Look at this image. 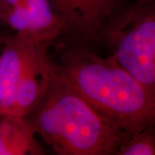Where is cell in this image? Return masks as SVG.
Returning <instances> with one entry per match:
<instances>
[{
    "mask_svg": "<svg viewBox=\"0 0 155 155\" xmlns=\"http://www.w3.org/2000/svg\"><path fill=\"white\" fill-rule=\"evenodd\" d=\"M56 48V72L127 140L154 123L155 97L114 56L64 42Z\"/></svg>",
    "mask_w": 155,
    "mask_h": 155,
    "instance_id": "1",
    "label": "cell"
},
{
    "mask_svg": "<svg viewBox=\"0 0 155 155\" xmlns=\"http://www.w3.org/2000/svg\"><path fill=\"white\" fill-rule=\"evenodd\" d=\"M57 154L112 155L127 140L56 72L25 116Z\"/></svg>",
    "mask_w": 155,
    "mask_h": 155,
    "instance_id": "2",
    "label": "cell"
},
{
    "mask_svg": "<svg viewBox=\"0 0 155 155\" xmlns=\"http://www.w3.org/2000/svg\"><path fill=\"white\" fill-rule=\"evenodd\" d=\"M110 54L155 97V0H135L109 28Z\"/></svg>",
    "mask_w": 155,
    "mask_h": 155,
    "instance_id": "3",
    "label": "cell"
},
{
    "mask_svg": "<svg viewBox=\"0 0 155 155\" xmlns=\"http://www.w3.org/2000/svg\"><path fill=\"white\" fill-rule=\"evenodd\" d=\"M50 1L62 25L61 42L89 48L104 41L107 31L128 5L127 0Z\"/></svg>",
    "mask_w": 155,
    "mask_h": 155,
    "instance_id": "4",
    "label": "cell"
},
{
    "mask_svg": "<svg viewBox=\"0 0 155 155\" xmlns=\"http://www.w3.org/2000/svg\"><path fill=\"white\" fill-rule=\"evenodd\" d=\"M0 26L39 43L60 41L62 25L50 0H0Z\"/></svg>",
    "mask_w": 155,
    "mask_h": 155,
    "instance_id": "5",
    "label": "cell"
},
{
    "mask_svg": "<svg viewBox=\"0 0 155 155\" xmlns=\"http://www.w3.org/2000/svg\"><path fill=\"white\" fill-rule=\"evenodd\" d=\"M44 44L17 35L5 36L0 48V116H12L17 88Z\"/></svg>",
    "mask_w": 155,
    "mask_h": 155,
    "instance_id": "6",
    "label": "cell"
},
{
    "mask_svg": "<svg viewBox=\"0 0 155 155\" xmlns=\"http://www.w3.org/2000/svg\"><path fill=\"white\" fill-rule=\"evenodd\" d=\"M50 46L43 45L27 68L16 92L12 116L25 117L46 92L54 73Z\"/></svg>",
    "mask_w": 155,
    "mask_h": 155,
    "instance_id": "7",
    "label": "cell"
},
{
    "mask_svg": "<svg viewBox=\"0 0 155 155\" xmlns=\"http://www.w3.org/2000/svg\"><path fill=\"white\" fill-rule=\"evenodd\" d=\"M25 117L0 116V155H38L44 150Z\"/></svg>",
    "mask_w": 155,
    "mask_h": 155,
    "instance_id": "8",
    "label": "cell"
},
{
    "mask_svg": "<svg viewBox=\"0 0 155 155\" xmlns=\"http://www.w3.org/2000/svg\"><path fill=\"white\" fill-rule=\"evenodd\" d=\"M117 155H155L154 123L126 140L116 152Z\"/></svg>",
    "mask_w": 155,
    "mask_h": 155,
    "instance_id": "9",
    "label": "cell"
},
{
    "mask_svg": "<svg viewBox=\"0 0 155 155\" xmlns=\"http://www.w3.org/2000/svg\"><path fill=\"white\" fill-rule=\"evenodd\" d=\"M0 28H1V26H0ZM4 38H5V35H3L2 33H1V31H0V47H1V45H2V42H3Z\"/></svg>",
    "mask_w": 155,
    "mask_h": 155,
    "instance_id": "10",
    "label": "cell"
},
{
    "mask_svg": "<svg viewBox=\"0 0 155 155\" xmlns=\"http://www.w3.org/2000/svg\"><path fill=\"white\" fill-rule=\"evenodd\" d=\"M154 128H155V122H154Z\"/></svg>",
    "mask_w": 155,
    "mask_h": 155,
    "instance_id": "11",
    "label": "cell"
},
{
    "mask_svg": "<svg viewBox=\"0 0 155 155\" xmlns=\"http://www.w3.org/2000/svg\"><path fill=\"white\" fill-rule=\"evenodd\" d=\"M0 48H1V47H0Z\"/></svg>",
    "mask_w": 155,
    "mask_h": 155,
    "instance_id": "12",
    "label": "cell"
}]
</instances>
